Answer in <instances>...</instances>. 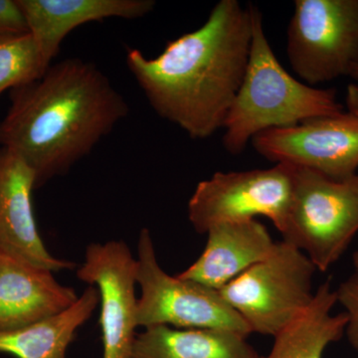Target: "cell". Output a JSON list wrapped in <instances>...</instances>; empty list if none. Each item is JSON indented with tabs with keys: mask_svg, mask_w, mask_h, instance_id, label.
<instances>
[{
	"mask_svg": "<svg viewBox=\"0 0 358 358\" xmlns=\"http://www.w3.org/2000/svg\"><path fill=\"white\" fill-rule=\"evenodd\" d=\"M336 300L345 308L348 315L345 336L348 343L358 352V272L339 285L336 289Z\"/></svg>",
	"mask_w": 358,
	"mask_h": 358,
	"instance_id": "d6986e66",
	"label": "cell"
},
{
	"mask_svg": "<svg viewBox=\"0 0 358 358\" xmlns=\"http://www.w3.org/2000/svg\"><path fill=\"white\" fill-rule=\"evenodd\" d=\"M28 31L49 66L68 34L86 23L108 18L136 20L152 13L154 0H17Z\"/></svg>",
	"mask_w": 358,
	"mask_h": 358,
	"instance_id": "4fadbf2b",
	"label": "cell"
},
{
	"mask_svg": "<svg viewBox=\"0 0 358 358\" xmlns=\"http://www.w3.org/2000/svg\"><path fill=\"white\" fill-rule=\"evenodd\" d=\"M280 233L282 241L327 272L358 233V188L348 180L294 166L293 196Z\"/></svg>",
	"mask_w": 358,
	"mask_h": 358,
	"instance_id": "277c9868",
	"label": "cell"
},
{
	"mask_svg": "<svg viewBox=\"0 0 358 358\" xmlns=\"http://www.w3.org/2000/svg\"><path fill=\"white\" fill-rule=\"evenodd\" d=\"M352 263L353 266H355V271L358 272V250H357V251L355 252V254H353Z\"/></svg>",
	"mask_w": 358,
	"mask_h": 358,
	"instance_id": "603a6c76",
	"label": "cell"
},
{
	"mask_svg": "<svg viewBox=\"0 0 358 358\" xmlns=\"http://www.w3.org/2000/svg\"><path fill=\"white\" fill-rule=\"evenodd\" d=\"M99 303L98 289L89 286L62 313L20 329L0 331V352L16 358H66L78 329L91 319Z\"/></svg>",
	"mask_w": 358,
	"mask_h": 358,
	"instance_id": "2e32d148",
	"label": "cell"
},
{
	"mask_svg": "<svg viewBox=\"0 0 358 358\" xmlns=\"http://www.w3.org/2000/svg\"><path fill=\"white\" fill-rule=\"evenodd\" d=\"M287 55L310 86L348 76L358 58V0H296Z\"/></svg>",
	"mask_w": 358,
	"mask_h": 358,
	"instance_id": "52a82bcc",
	"label": "cell"
},
{
	"mask_svg": "<svg viewBox=\"0 0 358 358\" xmlns=\"http://www.w3.org/2000/svg\"><path fill=\"white\" fill-rule=\"evenodd\" d=\"M138 264L124 241L92 243L77 278L100 294L103 358H131L136 338Z\"/></svg>",
	"mask_w": 358,
	"mask_h": 358,
	"instance_id": "30bf717a",
	"label": "cell"
},
{
	"mask_svg": "<svg viewBox=\"0 0 358 358\" xmlns=\"http://www.w3.org/2000/svg\"><path fill=\"white\" fill-rule=\"evenodd\" d=\"M317 268L300 250L275 242L272 253L219 289L252 334L274 338L313 301Z\"/></svg>",
	"mask_w": 358,
	"mask_h": 358,
	"instance_id": "5b68a950",
	"label": "cell"
},
{
	"mask_svg": "<svg viewBox=\"0 0 358 358\" xmlns=\"http://www.w3.org/2000/svg\"><path fill=\"white\" fill-rule=\"evenodd\" d=\"M336 303V289L327 280L315 289L305 313L275 334L270 352L260 358H322L327 348L345 334L348 315H334Z\"/></svg>",
	"mask_w": 358,
	"mask_h": 358,
	"instance_id": "e0dca14e",
	"label": "cell"
},
{
	"mask_svg": "<svg viewBox=\"0 0 358 358\" xmlns=\"http://www.w3.org/2000/svg\"><path fill=\"white\" fill-rule=\"evenodd\" d=\"M348 77L352 78V79L357 80L358 81V58L357 61H355V64L352 65Z\"/></svg>",
	"mask_w": 358,
	"mask_h": 358,
	"instance_id": "7402d4cb",
	"label": "cell"
},
{
	"mask_svg": "<svg viewBox=\"0 0 358 358\" xmlns=\"http://www.w3.org/2000/svg\"><path fill=\"white\" fill-rule=\"evenodd\" d=\"M36 176L31 167L0 148V251L52 272L72 270L76 264L56 258L45 246L33 209Z\"/></svg>",
	"mask_w": 358,
	"mask_h": 358,
	"instance_id": "8fae6325",
	"label": "cell"
},
{
	"mask_svg": "<svg viewBox=\"0 0 358 358\" xmlns=\"http://www.w3.org/2000/svg\"><path fill=\"white\" fill-rule=\"evenodd\" d=\"M129 113L126 99L98 66L67 58L36 81L11 90L0 121V148L31 167L37 189L69 173Z\"/></svg>",
	"mask_w": 358,
	"mask_h": 358,
	"instance_id": "7a4b0ae2",
	"label": "cell"
},
{
	"mask_svg": "<svg viewBox=\"0 0 358 358\" xmlns=\"http://www.w3.org/2000/svg\"><path fill=\"white\" fill-rule=\"evenodd\" d=\"M251 143L275 164L303 167L338 181L358 173V115L350 112L268 129L256 134Z\"/></svg>",
	"mask_w": 358,
	"mask_h": 358,
	"instance_id": "9c48e42d",
	"label": "cell"
},
{
	"mask_svg": "<svg viewBox=\"0 0 358 358\" xmlns=\"http://www.w3.org/2000/svg\"><path fill=\"white\" fill-rule=\"evenodd\" d=\"M253 36L248 66L224 122V148L242 154L249 141L273 129L343 113L334 89L313 88L289 74L275 57L264 29L263 15L252 4Z\"/></svg>",
	"mask_w": 358,
	"mask_h": 358,
	"instance_id": "3957f363",
	"label": "cell"
},
{
	"mask_svg": "<svg viewBox=\"0 0 358 358\" xmlns=\"http://www.w3.org/2000/svg\"><path fill=\"white\" fill-rule=\"evenodd\" d=\"M248 336L225 329L157 326L136 334L131 358H260Z\"/></svg>",
	"mask_w": 358,
	"mask_h": 358,
	"instance_id": "9a60e30c",
	"label": "cell"
},
{
	"mask_svg": "<svg viewBox=\"0 0 358 358\" xmlns=\"http://www.w3.org/2000/svg\"><path fill=\"white\" fill-rule=\"evenodd\" d=\"M294 190V166L214 173L200 181L188 202V220L199 234L221 223L270 219L278 231L286 220Z\"/></svg>",
	"mask_w": 358,
	"mask_h": 358,
	"instance_id": "ba28073f",
	"label": "cell"
},
{
	"mask_svg": "<svg viewBox=\"0 0 358 358\" xmlns=\"http://www.w3.org/2000/svg\"><path fill=\"white\" fill-rule=\"evenodd\" d=\"M79 298L54 272L0 251V331H10L53 317Z\"/></svg>",
	"mask_w": 358,
	"mask_h": 358,
	"instance_id": "7c38bea8",
	"label": "cell"
},
{
	"mask_svg": "<svg viewBox=\"0 0 358 358\" xmlns=\"http://www.w3.org/2000/svg\"><path fill=\"white\" fill-rule=\"evenodd\" d=\"M345 102L348 112L358 115V85L352 84L348 87Z\"/></svg>",
	"mask_w": 358,
	"mask_h": 358,
	"instance_id": "44dd1931",
	"label": "cell"
},
{
	"mask_svg": "<svg viewBox=\"0 0 358 358\" xmlns=\"http://www.w3.org/2000/svg\"><path fill=\"white\" fill-rule=\"evenodd\" d=\"M348 181H350V183H352V185H355V187L358 188V173L355 174L353 178L348 179Z\"/></svg>",
	"mask_w": 358,
	"mask_h": 358,
	"instance_id": "cb8c5ba5",
	"label": "cell"
},
{
	"mask_svg": "<svg viewBox=\"0 0 358 358\" xmlns=\"http://www.w3.org/2000/svg\"><path fill=\"white\" fill-rule=\"evenodd\" d=\"M136 264V282L141 289L136 307L138 327L225 329L245 336L252 334L217 289L167 274L157 261L148 228L141 230Z\"/></svg>",
	"mask_w": 358,
	"mask_h": 358,
	"instance_id": "8992f818",
	"label": "cell"
},
{
	"mask_svg": "<svg viewBox=\"0 0 358 358\" xmlns=\"http://www.w3.org/2000/svg\"><path fill=\"white\" fill-rule=\"evenodd\" d=\"M24 32L27 23L17 0H0V36Z\"/></svg>",
	"mask_w": 358,
	"mask_h": 358,
	"instance_id": "ffe728a7",
	"label": "cell"
},
{
	"mask_svg": "<svg viewBox=\"0 0 358 358\" xmlns=\"http://www.w3.org/2000/svg\"><path fill=\"white\" fill-rule=\"evenodd\" d=\"M206 235L201 255L178 275L217 291L267 258L275 245L266 226L256 219L218 224Z\"/></svg>",
	"mask_w": 358,
	"mask_h": 358,
	"instance_id": "5bb4252c",
	"label": "cell"
},
{
	"mask_svg": "<svg viewBox=\"0 0 358 358\" xmlns=\"http://www.w3.org/2000/svg\"><path fill=\"white\" fill-rule=\"evenodd\" d=\"M50 66L29 31L0 36V95L36 81Z\"/></svg>",
	"mask_w": 358,
	"mask_h": 358,
	"instance_id": "ac0fdd59",
	"label": "cell"
},
{
	"mask_svg": "<svg viewBox=\"0 0 358 358\" xmlns=\"http://www.w3.org/2000/svg\"><path fill=\"white\" fill-rule=\"evenodd\" d=\"M252 36V4L221 0L203 25L167 42L157 58L129 48L126 64L160 117L205 140L223 129L246 73Z\"/></svg>",
	"mask_w": 358,
	"mask_h": 358,
	"instance_id": "6da1fadb",
	"label": "cell"
}]
</instances>
